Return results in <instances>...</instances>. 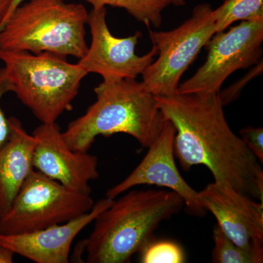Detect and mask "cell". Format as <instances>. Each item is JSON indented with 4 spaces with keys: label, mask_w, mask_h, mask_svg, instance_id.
<instances>
[{
    "label": "cell",
    "mask_w": 263,
    "mask_h": 263,
    "mask_svg": "<svg viewBox=\"0 0 263 263\" xmlns=\"http://www.w3.org/2000/svg\"><path fill=\"white\" fill-rule=\"evenodd\" d=\"M176 129L174 155L185 171L205 166L214 181L263 201V171L257 157L230 129L219 92L155 96Z\"/></svg>",
    "instance_id": "cell-1"
},
{
    "label": "cell",
    "mask_w": 263,
    "mask_h": 263,
    "mask_svg": "<svg viewBox=\"0 0 263 263\" xmlns=\"http://www.w3.org/2000/svg\"><path fill=\"white\" fill-rule=\"evenodd\" d=\"M97 100L71 122L62 138L75 152H88L97 137L125 133L148 148L160 136L165 119L155 95L136 79L103 81L95 88Z\"/></svg>",
    "instance_id": "cell-2"
},
{
    "label": "cell",
    "mask_w": 263,
    "mask_h": 263,
    "mask_svg": "<svg viewBox=\"0 0 263 263\" xmlns=\"http://www.w3.org/2000/svg\"><path fill=\"white\" fill-rule=\"evenodd\" d=\"M184 201L171 190H131L95 219L83 242L86 262L127 263L152 241L161 223L181 212Z\"/></svg>",
    "instance_id": "cell-3"
},
{
    "label": "cell",
    "mask_w": 263,
    "mask_h": 263,
    "mask_svg": "<svg viewBox=\"0 0 263 263\" xmlns=\"http://www.w3.org/2000/svg\"><path fill=\"white\" fill-rule=\"evenodd\" d=\"M88 11L65 0H29L14 10L0 31V50L50 52L83 58L88 51Z\"/></svg>",
    "instance_id": "cell-4"
},
{
    "label": "cell",
    "mask_w": 263,
    "mask_h": 263,
    "mask_svg": "<svg viewBox=\"0 0 263 263\" xmlns=\"http://www.w3.org/2000/svg\"><path fill=\"white\" fill-rule=\"evenodd\" d=\"M13 92L43 124L57 122L72 109L81 83L88 75L79 64L67 62V57L50 52L0 50Z\"/></svg>",
    "instance_id": "cell-5"
},
{
    "label": "cell",
    "mask_w": 263,
    "mask_h": 263,
    "mask_svg": "<svg viewBox=\"0 0 263 263\" xmlns=\"http://www.w3.org/2000/svg\"><path fill=\"white\" fill-rule=\"evenodd\" d=\"M91 195L69 190L34 170L9 212L0 218V235H16L62 224L89 212Z\"/></svg>",
    "instance_id": "cell-6"
},
{
    "label": "cell",
    "mask_w": 263,
    "mask_h": 263,
    "mask_svg": "<svg viewBox=\"0 0 263 263\" xmlns=\"http://www.w3.org/2000/svg\"><path fill=\"white\" fill-rule=\"evenodd\" d=\"M213 9L208 3L197 5L191 16L167 32L149 29V37L158 48V58L142 74L143 84L155 96L177 92L180 79L199 52L216 33Z\"/></svg>",
    "instance_id": "cell-7"
},
{
    "label": "cell",
    "mask_w": 263,
    "mask_h": 263,
    "mask_svg": "<svg viewBox=\"0 0 263 263\" xmlns=\"http://www.w3.org/2000/svg\"><path fill=\"white\" fill-rule=\"evenodd\" d=\"M262 42L263 17L242 22L228 32L216 33L205 46L206 61L193 77L179 85L178 92H219L221 85L235 71L260 61Z\"/></svg>",
    "instance_id": "cell-8"
},
{
    "label": "cell",
    "mask_w": 263,
    "mask_h": 263,
    "mask_svg": "<svg viewBox=\"0 0 263 263\" xmlns=\"http://www.w3.org/2000/svg\"><path fill=\"white\" fill-rule=\"evenodd\" d=\"M106 13V8H92L88 13L91 46L78 64L88 74L101 76L103 81L136 79L155 61L158 48L153 45L146 54L138 56L135 50L141 33L137 32L125 38L116 37L109 30Z\"/></svg>",
    "instance_id": "cell-9"
},
{
    "label": "cell",
    "mask_w": 263,
    "mask_h": 263,
    "mask_svg": "<svg viewBox=\"0 0 263 263\" xmlns=\"http://www.w3.org/2000/svg\"><path fill=\"white\" fill-rule=\"evenodd\" d=\"M198 198L216 218L223 233L257 263H262L263 202L215 181L199 192Z\"/></svg>",
    "instance_id": "cell-10"
},
{
    "label": "cell",
    "mask_w": 263,
    "mask_h": 263,
    "mask_svg": "<svg viewBox=\"0 0 263 263\" xmlns=\"http://www.w3.org/2000/svg\"><path fill=\"white\" fill-rule=\"evenodd\" d=\"M32 135L37 140L33 158L34 170L72 191L91 195L89 182L100 176L98 157L89 152L70 149L57 122L41 123Z\"/></svg>",
    "instance_id": "cell-11"
},
{
    "label": "cell",
    "mask_w": 263,
    "mask_h": 263,
    "mask_svg": "<svg viewBox=\"0 0 263 263\" xmlns=\"http://www.w3.org/2000/svg\"><path fill=\"white\" fill-rule=\"evenodd\" d=\"M176 129L166 120L158 138L148 147L141 163L125 179L109 189L105 197L115 199L134 186L155 185L174 191L181 197L185 205L195 216L205 215L206 210L198 198V192L190 186L180 174L174 160Z\"/></svg>",
    "instance_id": "cell-12"
},
{
    "label": "cell",
    "mask_w": 263,
    "mask_h": 263,
    "mask_svg": "<svg viewBox=\"0 0 263 263\" xmlns=\"http://www.w3.org/2000/svg\"><path fill=\"white\" fill-rule=\"evenodd\" d=\"M114 201L105 197L89 212L62 224L31 233L0 235V247L36 263L69 262L71 246L76 236Z\"/></svg>",
    "instance_id": "cell-13"
},
{
    "label": "cell",
    "mask_w": 263,
    "mask_h": 263,
    "mask_svg": "<svg viewBox=\"0 0 263 263\" xmlns=\"http://www.w3.org/2000/svg\"><path fill=\"white\" fill-rule=\"evenodd\" d=\"M9 139L0 148V218L9 212L15 197L34 171L37 140L29 135L20 120L9 118Z\"/></svg>",
    "instance_id": "cell-14"
},
{
    "label": "cell",
    "mask_w": 263,
    "mask_h": 263,
    "mask_svg": "<svg viewBox=\"0 0 263 263\" xmlns=\"http://www.w3.org/2000/svg\"><path fill=\"white\" fill-rule=\"evenodd\" d=\"M92 5L93 8L106 6L123 8L138 22L145 24L148 28L152 25L156 28L162 22V12L172 0H84Z\"/></svg>",
    "instance_id": "cell-15"
},
{
    "label": "cell",
    "mask_w": 263,
    "mask_h": 263,
    "mask_svg": "<svg viewBox=\"0 0 263 263\" xmlns=\"http://www.w3.org/2000/svg\"><path fill=\"white\" fill-rule=\"evenodd\" d=\"M216 33L223 32L238 21L254 20L263 17V0H226L213 10Z\"/></svg>",
    "instance_id": "cell-16"
},
{
    "label": "cell",
    "mask_w": 263,
    "mask_h": 263,
    "mask_svg": "<svg viewBox=\"0 0 263 263\" xmlns=\"http://www.w3.org/2000/svg\"><path fill=\"white\" fill-rule=\"evenodd\" d=\"M214 246L212 261L215 263H257L253 256L240 248L216 224L213 229Z\"/></svg>",
    "instance_id": "cell-17"
},
{
    "label": "cell",
    "mask_w": 263,
    "mask_h": 263,
    "mask_svg": "<svg viewBox=\"0 0 263 263\" xmlns=\"http://www.w3.org/2000/svg\"><path fill=\"white\" fill-rule=\"evenodd\" d=\"M140 253L143 263H182L185 262L183 249L169 240L151 241Z\"/></svg>",
    "instance_id": "cell-18"
},
{
    "label": "cell",
    "mask_w": 263,
    "mask_h": 263,
    "mask_svg": "<svg viewBox=\"0 0 263 263\" xmlns=\"http://www.w3.org/2000/svg\"><path fill=\"white\" fill-rule=\"evenodd\" d=\"M13 92V86L11 84L5 67L0 69V148L8 140L10 135V124L9 118L5 117L1 106L2 98L8 92Z\"/></svg>",
    "instance_id": "cell-19"
},
{
    "label": "cell",
    "mask_w": 263,
    "mask_h": 263,
    "mask_svg": "<svg viewBox=\"0 0 263 263\" xmlns=\"http://www.w3.org/2000/svg\"><path fill=\"white\" fill-rule=\"evenodd\" d=\"M242 141L249 149L257 157L261 164L263 162V129L262 127H247L239 132Z\"/></svg>",
    "instance_id": "cell-20"
},
{
    "label": "cell",
    "mask_w": 263,
    "mask_h": 263,
    "mask_svg": "<svg viewBox=\"0 0 263 263\" xmlns=\"http://www.w3.org/2000/svg\"><path fill=\"white\" fill-rule=\"evenodd\" d=\"M262 60H261L256 65V67H254L243 79H240L238 82L233 84V86H230L229 88H228L224 91H219V96H220L223 106H226V105L232 103V102L235 101L239 97L240 91L247 85V83H249L252 79H254V77H256V76L262 73Z\"/></svg>",
    "instance_id": "cell-21"
},
{
    "label": "cell",
    "mask_w": 263,
    "mask_h": 263,
    "mask_svg": "<svg viewBox=\"0 0 263 263\" xmlns=\"http://www.w3.org/2000/svg\"><path fill=\"white\" fill-rule=\"evenodd\" d=\"M14 255V253L9 249L0 247V263L13 262Z\"/></svg>",
    "instance_id": "cell-22"
},
{
    "label": "cell",
    "mask_w": 263,
    "mask_h": 263,
    "mask_svg": "<svg viewBox=\"0 0 263 263\" xmlns=\"http://www.w3.org/2000/svg\"><path fill=\"white\" fill-rule=\"evenodd\" d=\"M24 0H12L11 4H10V6L9 8V10H8V13H7L6 15H5L4 20L2 22V23L0 24V31H1L2 28H3V26L6 21L8 20V18L11 15L12 13L14 12V10L16 9L19 6V5H22L23 3Z\"/></svg>",
    "instance_id": "cell-23"
},
{
    "label": "cell",
    "mask_w": 263,
    "mask_h": 263,
    "mask_svg": "<svg viewBox=\"0 0 263 263\" xmlns=\"http://www.w3.org/2000/svg\"><path fill=\"white\" fill-rule=\"evenodd\" d=\"M12 0H0V24L4 20L5 15L11 4Z\"/></svg>",
    "instance_id": "cell-24"
},
{
    "label": "cell",
    "mask_w": 263,
    "mask_h": 263,
    "mask_svg": "<svg viewBox=\"0 0 263 263\" xmlns=\"http://www.w3.org/2000/svg\"><path fill=\"white\" fill-rule=\"evenodd\" d=\"M172 4L175 6H183L185 5L184 0H172Z\"/></svg>",
    "instance_id": "cell-25"
}]
</instances>
